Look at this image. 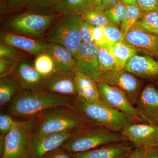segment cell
<instances>
[{"label":"cell","mask_w":158,"mask_h":158,"mask_svg":"<svg viewBox=\"0 0 158 158\" xmlns=\"http://www.w3.org/2000/svg\"><path fill=\"white\" fill-rule=\"evenodd\" d=\"M144 158H158V146L145 149Z\"/></svg>","instance_id":"ab89813d"},{"label":"cell","mask_w":158,"mask_h":158,"mask_svg":"<svg viewBox=\"0 0 158 158\" xmlns=\"http://www.w3.org/2000/svg\"><path fill=\"white\" fill-rule=\"evenodd\" d=\"M136 24L148 33L158 36V10L143 12Z\"/></svg>","instance_id":"4316f807"},{"label":"cell","mask_w":158,"mask_h":158,"mask_svg":"<svg viewBox=\"0 0 158 158\" xmlns=\"http://www.w3.org/2000/svg\"><path fill=\"white\" fill-rule=\"evenodd\" d=\"M145 152L144 148H136L126 158H144Z\"/></svg>","instance_id":"60d3db41"},{"label":"cell","mask_w":158,"mask_h":158,"mask_svg":"<svg viewBox=\"0 0 158 158\" xmlns=\"http://www.w3.org/2000/svg\"><path fill=\"white\" fill-rule=\"evenodd\" d=\"M89 0H61L58 4L55 13L58 15L65 13L81 14L87 9Z\"/></svg>","instance_id":"484cf974"},{"label":"cell","mask_w":158,"mask_h":158,"mask_svg":"<svg viewBox=\"0 0 158 158\" xmlns=\"http://www.w3.org/2000/svg\"><path fill=\"white\" fill-rule=\"evenodd\" d=\"M157 86H158V83H157Z\"/></svg>","instance_id":"7dc6e473"},{"label":"cell","mask_w":158,"mask_h":158,"mask_svg":"<svg viewBox=\"0 0 158 158\" xmlns=\"http://www.w3.org/2000/svg\"><path fill=\"white\" fill-rule=\"evenodd\" d=\"M35 118L16 121L6 136L4 152L1 158H31V144Z\"/></svg>","instance_id":"8992f818"},{"label":"cell","mask_w":158,"mask_h":158,"mask_svg":"<svg viewBox=\"0 0 158 158\" xmlns=\"http://www.w3.org/2000/svg\"><path fill=\"white\" fill-rule=\"evenodd\" d=\"M127 5H137V0H120Z\"/></svg>","instance_id":"bcb514c9"},{"label":"cell","mask_w":158,"mask_h":158,"mask_svg":"<svg viewBox=\"0 0 158 158\" xmlns=\"http://www.w3.org/2000/svg\"><path fill=\"white\" fill-rule=\"evenodd\" d=\"M13 79L17 82L22 89L42 91L44 89V77L26 62L17 65L13 71Z\"/></svg>","instance_id":"d6986e66"},{"label":"cell","mask_w":158,"mask_h":158,"mask_svg":"<svg viewBox=\"0 0 158 158\" xmlns=\"http://www.w3.org/2000/svg\"><path fill=\"white\" fill-rule=\"evenodd\" d=\"M61 0H25L23 6L29 11L44 14L55 13V9ZM56 14V13H55Z\"/></svg>","instance_id":"603a6c76"},{"label":"cell","mask_w":158,"mask_h":158,"mask_svg":"<svg viewBox=\"0 0 158 158\" xmlns=\"http://www.w3.org/2000/svg\"><path fill=\"white\" fill-rule=\"evenodd\" d=\"M94 43L98 48L108 45L104 32L103 27L94 26L93 30Z\"/></svg>","instance_id":"d590c367"},{"label":"cell","mask_w":158,"mask_h":158,"mask_svg":"<svg viewBox=\"0 0 158 158\" xmlns=\"http://www.w3.org/2000/svg\"><path fill=\"white\" fill-rule=\"evenodd\" d=\"M33 136H40L68 130H77L89 125L70 107L50 108L35 117Z\"/></svg>","instance_id":"3957f363"},{"label":"cell","mask_w":158,"mask_h":158,"mask_svg":"<svg viewBox=\"0 0 158 158\" xmlns=\"http://www.w3.org/2000/svg\"><path fill=\"white\" fill-rule=\"evenodd\" d=\"M124 141H128L121 133L104 127L88 126L76 130L61 147L69 152L73 153Z\"/></svg>","instance_id":"277c9868"},{"label":"cell","mask_w":158,"mask_h":158,"mask_svg":"<svg viewBox=\"0 0 158 158\" xmlns=\"http://www.w3.org/2000/svg\"><path fill=\"white\" fill-rule=\"evenodd\" d=\"M124 42L137 52L158 61V36L135 24L125 36Z\"/></svg>","instance_id":"7c38bea8"},{"label":"cell","mask_w":158,"mask_h":158,"mask_svg":"<svg viewBox=\"0 0 158 158\" xmlns=\"http://www.w3.org/2000/svg\"><path fill=\"white\" fill-rule=\"evenodd\" d=\"M44 91L57 95L75 96L78 95L74 71L65 73H54L44 79Z\"/></svg>","instance_id":"9a60e30c"},{"label":"cell","mask_w":158,"mask_h":158,"mask_svg":"<svg viewBox=\"0 0 158 158\" xmlns=\"http://www.w3.org/2000/svg\"><path fill=\"white\" fill-rule=\"evenodd\" d=\"M94 26L91 25L83 20L80 29V34L82 42L85 43H94L93 30Z\"/></svg>","instance_id":"836d02e7"},{"label":"cell","mask_w":158,"mask_h":158,"mask_svg":"<svg viewBox=\"0 0 158 158\" xmlns=\"http://www.w3.org/2000/svg\"><path fill=\"white\" fill-rule=\"evenodd\" d=\"M143 14V11L138 5H127L124 17L120 25V30L124 37L133 26L136 24Z\"/></svg>","instance_id":"d4e9b609"},{"label":"cell","mask_w":158,"mask_h":158,"mask_svg":"<svg viewBox=\"0 0 158 158\" xmlns=\"http://www.w3.org/2000/svg\"><path fill=\"white\" fill-rule=\"evenodd\" d=\"M74 77L77 87L84 88H97V83L85 74L74 71Z\"/></svg>","instance_id":"d6a6232c"},{"label":"cell","mask_w":158,"mask_h":158,"mask_svg":"<svg viewBox=\"0 0 158 158\" xmlns=\"http://www.w3.org/2000/svg\"><path fill=\"white\" fill-rule=\"evenodd\" d=\"M104 32L108 45L124 42L125 37L118 25L111 22L103 27Z\"/></svg>","instance_id":"4dcf8cb0"},{"label":"cell","mask_w":158,"mask_h":158,"mask_svg":"<svg viewBox=\"0 0 158 158\" xmlns=\"http://www.w3.org/2000/svg\"><path fill=\"white\" fill-rule=\"evenodd\" d=\"M1 43L35 56L45 53L48 44V43L44 41L10 32L1 33Z\"/></svg>","instance_id":"ac0fdd59"},{"label":"cell","mask_w":158,"mask_h":158,"mask_svg":"<svg viewBox=\"0 0 158 158\" xmlns=\"http://www.w3.org/2000/svg\"><path fill=\"white\" fill-rule=\"evenodd\" d=\"M19 59L0 58V77L9 75L17 66Z\"/></svg>","instance_id":"1f68e13d"},{"label":"cell","mask_w":158,"mask_h":158,"mask_svg":"<svg viewBox=\"0 0 158 158\" xmlns=\"http://www.w3.org/2000/svg\"><path fill=\"white\" fill-rule=\"evenodd\" d=\"M6 135L1 134L0 136V156H2L3 152H4V147H5V138Z\"/></svg>","instance_id":"f6af8a7d"},{"label":"cell","mask_w":158,"mask_h":158,"mask_svg":"<svg viewBox=\"0 0 158 158\" xmlns=\"http://www.w3.org/2000/svg\"><path fill=\"white\" fill-rule=\"evenodd\" d=\"M25 0H6V5L9 9H13L23 6Z\"/></svg>","instance_id":"b9f144b4"},{"label":"cell","mask_w":158,"mask_h":158,"mask_svg":"<svg viewBox=\"0 0 158 158\" xmlns=\"http://www.w3.org/2000/svg\"><path fill=\"white\" fill-rule=\"evenodd\" d=\"M74 97L57 95L44 90L21 89L10 102L9 112L16 117L34 118L50 108L71 106Z\"/></svg>","instance_id":"6da1fadb"},{"label":"cell","mask_w":158,"mask_h":158,"mask_svg":"<svg viewBox=\"0 0 158 158\" xmlns=\"http://www.w3.org/2000/svg\"><path fill=\"white\" fill-rule=\"evenodd\" d=\"M17 82L9 75L1 77L0 80V106L3 107L10 102L21 90Z\"/></svg>","instance_id":"44dd1931"},{"label":"cell","mask_w":158,"mask_h":158,"mask_svg":"<svg viewBox=\"0 0 158 158\" xmlns=\"http://www.w3.org/2000/svg\"><path fill=\"white\" fill-rule=\"evenodd\" d=\"M137 4L143 12L158 10V0H137Z\"/></svg>","instance_id":"f35d334b"},{"label":"cell","mask_w":158,"mask_h":158,"mask_svg":"<svg viewBox=\"0 0 158 158\" xmlns=\"http://www.w3.org/2000/svg\"><path fill=\"white\" fill-rule=\"evenodd\" d=\"M59 15L41 14L29 10L10 19L7 27L11 31L10 33L38 37L44 34Z\"/></svg>","instance_id":"52a82bcc"},{"label":"cell","mask_w":158,"mask_h":158,"mask_svg":"<svg viewBox=\"0 0 158 158\" xmlns=\"http://www.w3.org/2000/svg\"><path fill=\"white\" fill-rule=\"evenodd\" d=\"M102 103L108 107L118 110L124 114L132 123L142 122L135 107L130 101L127 95L119 88L101 81L97 83Z\"/></svg>","instance_id":"ba28073f"},{"label":"cell","mask_w":158,"mask_h":158,"mask_svg":"<svg viewBox=\"0 0 158 158\" xmlns=\"http://www.w3.org/2000/svg\"><path fill=\"white\" fill-rule=\"evenodd\" d=\"M40 158H75L70 153L59 147L47 153Z\"/></svg>","instance_id":"74e56055"},{"label":"cell","mask_w":158,"mask_h":158,"mask_svg":"<svg viewBox=\"0 0 158 158\" xmlns=\"http://www.w3.org/2000/svg\"><path fill=\"white\" fill-rule=\"evenodd\" d=\"M102 0H89L87 9L102 7Z\"/></svg>","instance_id":"ee69618b"},{"label":"cell","mask_w":158,"mask_h":158,"mask_svg":"<svg viewBox=\"0 0 158 158\" xmlns=\"http://www.w3.org/2000/svg\"><path fill=\"white\" fill-rule=\"evenodd\" d=\"M120 0H102V7L104 9L115 5Z\"/></svg>","instance_id":"7bdbcfd3"},{"label":"cell","mask_w":158,"mask_h":158,"mask_svg":"<svg viewBox=\"0 0 158 158\" xmlns=\"http://www.w3.org/2000/svg\"><path fill=\"white\" fill-rule=\"evenodd\" d=\"M76 131L68 130L44 135L33 136L31 146V158H40L47 153L61 147Z\"/></svg>","instance_id":"5bb4252c"},{"label":"cell","mask_w":158,"mask_h":158,"mask_svg":"<svg viewBox=\"0 0 158 158\" xmlns=\"http://www.w3.org/2000/svg\"><path fill=\"white\" fill-rule=\"evenodd\" d=\"M135 105L142 121L158 126V88L155 85L150 84L144 86Z\"/></svg>","instance_id":"4fadbf2b"},{"label":"cell","mask_w":158,"mask_h":158,"mask_svg":"<svg viewBox=\"0 0 158 158\" xmlns=\"http://www.w3.org/2000/svg\"><path fill=\"white\" fill-rule=\"evenodd\" d=\"M70 107L90 126L104 127L121 133L132 123L124 114L102 103L90 102L77 95Z\"/></svg>","instance_id":"7a4b0ae2"},{"label":"cell","mask_w":158,"mask_h":158,"mask_svg":"<svg viewBox=\"0 0 158 158\" xmlns=\"http://www.w3.org/2000/svg\"><path fill=\"white\" fill-rule=\"evenodd\" d=\"M109 47L116 58L117 62V70L123 69L127 61L138 53V52L135 49L124 41L109 45Z\"/></svg>","instance_id":"7402d4cb"},{"label":"cell","mask_w":158,"mask_h":158,"mask_svg":"<svg viewBox=\"0 0 158 158\" xmlns=\"http://www.w3.org/2000/svg\"><path fill=\"white\" fill-rule=\"evenodd\" d=\"M81 15L83 20L95 27H104L111 23L102 7L88 8Z\"/></svg>","instance_id":"cb8c5ba5"},{"label":"cell","mask_w":158,"mask_h":158,"mask_svg":"<svg viewBox=\"0 0 158 158\" xmlns=\"http://www.w3.org/2000/svg\"><path fill=\"white\" fill-rule=\"evenodd\" d=\"M127 5L119 1L115 5L104 9L105 14L111 22L120 25L124 17Z\"/></svg>","instance_id":"f546056e"},{"label":"cell","mask_w":158,"mask_h":158,"mask_svg":"<svg viewBox=\"0 0 158 158\" xmlns=\"http://www.w3.org/2000/svg\"><path fill=\"white\" fill-rule=\"evenodd\" d=\"M121 133L136 148L146 149L158 146V126L131 123Z\"/></svg>","instance_id":"30bf717a"},{"label":"cell","mask_w":158,"mask_h":158,"mask_svg":"<svg viewBox=\"0 0 158 158\" xmlns=\"http://www.w3.org/2000/svg\"><path fill=\"white\" fill-rule=\"evenodd\" d=\"M99 48L94 43H82L74 57V71L85 74L96 83L102 81L103 72L98 59Z\"/></svg>","instance_id":"9c48e42d"},{"label":"cell","mask_w":158,"mask_h":158,"mask_svg":"<svg viewBox=\"0 0 158 158\" xmlns=\"http://www.w3.org/2000/svg\"><path fill=\"white\" fill-rule=\"evenodd\" d=\"M123 69L141 78L158 79V61L146 55L136 54L127 61Z\"/></svg>","instance_id":"e0dca14e"},{"label":"cell","mask_w":158,"mask_h":158,"mask_svg":"<svg viewBox=\"0 0 158 158\" xmlns=\"http://www.w3.org/2000/svg\"><path fill=\"white\" fill-rule=\"evenodd\" d=\"M134 145L128 141L115 142L84 152L73 153L75 158H126L133 152Z\"/></svg>","instance_id":"2e32d148"},{"label":"cell","mask_w":158,"mask_h":158,"mask_svg":"<svg viewBox=\"0 0 158 158\" xmlns=\"http://www.w3.org/2000/svg\"><path fill=\"white\" fill-rule=\"evenodd\" d=\"M0 58L19 59V55L16 48L5 45L1 43L0 44Z\"/></svg>","instance_id":"8d00e7d4"},{"label":"cell","mask_w":158,"mask_h":158,"mask_svg":"<svg viewBox=\"0 0 158 158\" xmlns=\"http://www.w3.org/2000/svg\"><path fill=\"white\" fill-rule=\"evenodd\" d=\"M102 81L123 90L130 101L135 105L139 97L141 83L134 74L124 69L103 72Z\"/></svg>","instance_id":"8fae6325"},{"label":"cell","mask_w":158,"mask_h":158,"mask_svg":"<svg viewBox=\"0 0 158 158\" xmlns=\"http://www.w3.org/2000/svg\"><path fill=\"white\" fill-rule=\"evenodd\" d=\"M82 21L81 14L59 15L56 23L45 37V42L63 46L75 56L82 43L80 34Z\"/></svg>","instance_id":"5b68a950"},{"label":"cell","mask_w":158,"mask_h":158,"mask_svg":"<svg viewBox=\"0 0 158 158\" xmlns=\"http://www.w3.org/2000/svg\"><path fill=\"white\" fill-rule=\"evenodd\" d=\"M16 121L9 115L1 114L0 115V131L1 134L6 135L15 124Z\"/></svg>","instance_id":"e575fe53"},{"label":"cell","mask_w":158,"mask_h":158,"mask_svg":"<svg viewBox=\"0 0 158 158\" xmlns=\"http://www.w3.org/2000/svg\"><path fill=\"white\" fill-rule=\"evenodd\" d=\"M34 67L44 77L54 73L53 61L50 56L46 53L37 56L34 61Z\"/></svg>","instance_id":"f1b7e54d"},{"label":"cell","mask_w":158,"mask_h":158,"mask_svg":"<svg viewBox=\"0 0 158 158\" xmlns=\"http://www.w3.org/2000/svg\"><path fill=\"white\" fill-rule=\"evenodd\" d=\"M98 59L103 72L117 70V62L109 45L98 48Z\"/></svg>","instance_id":"83f0119b"},{"label":"cell","mask_w":158,"mask_h":158,"mask_svg":"<svg viewBox=\"0 0 158 158\" xmlns=\"http://www.w3.org/2000/svg\"><path fill=\"white\" fill-rule=\"evenodd\" d=\"M46 53L53 61L54 73H65L73 71L76 59L71 52L63 46L56 43H48Z\"/></svg>","instance_id":"ffe728a7"}]
</instances>
